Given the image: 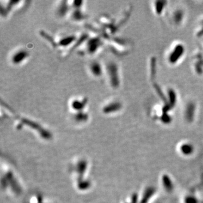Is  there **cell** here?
I'll return each instance as SVG.
<instances>
[{"label": "cell", "mask_w": 203, "mask_h": 203, "mask_svg": "<svg viewBox=\"0 0 203 203\" xmlns=\"http://www.w3.org/2000/svg\"><path fill=\"white\" fill-rule=\"evenodd\" d=\"M100 45L101 41L98 38L91 39L88 42L87 50L90 54H93L100 48Z\"/></svg>", "instance_id": "obj_2"}, {"label": "cell", "mask_w": 203, "mask_h": 203, "mask_svg": "<svg viewBox=\"0 0 203 203\" xmlns=\"http://www.w3.org/2000/svg\"><path fill=\"white\" fill-rule=\"evenodd\" d=\"M89 68L91 74L96 77L100 76L102 74V68L101 65L97 62H93L91 63Z\"/></svg>", "instance_id": "obj_3"}, {"label": "cell", "mask_w": 203, "mask_h": 203, "mask_svg": "<svg viewBox=\"0 0 203 203\" xmlns=\"http://www.w3.org/2000/svg\"><path fill=\"white\" fill-rule=\"evenodd\" d=\"M68 11V6L65 4V2H62L61 4H60L59 7L58 9V14L60 16H63L66 15Z\"/></svg>", "instance_id": "obj_5"}, {"label": "cell", "mask_w": 203, "mask_h": 203, "mask_svg": "<svg viewBox=\"0 0 203 203\" xmlns=\"http://www.w3.org/2000/svg\"><path fill=\"white\" fill-rule=\"evenodd\" d=\"M29 56V53L25 50H20L16 52L12 57V62L13 64L18 65L23 62Z\"/></svg>", "instance_id": "obj_1"}, {"label": "cell", "mask_w": 203, "mask_h": 203, "mask_svg": "<svg viewBox=\"0 0 203 203\" xmlns=\"http://www.w3.org/2000/svg\"><path fill=\"white\" fill-rule=\"evenodd\" d=\"M72 17V19L76 21L82 20L84 18V15L83 14L82 12H81L79 9H76L75 11L73 13Z\"/></svg>", "instance_id": "obj_7"}, {"label": "cell", "mask_w": 203, "mask_h": 203, "mask_svg": "<svg viewBox=\"0 0 203 203\" xmlns=\"http://www.w3.org/2000/svg\"><path fill=\"white\" fill-rule=\"evenodd\" d=\"M86 103V100L84 99L83 100H80L78 99H75L72 102L71 107L74 110H78L80 111L83 109L84 107L85 104Z\"/></svg>", "instance_id": "obj_4"}, {"label": "cell", "mask_w": 203, "mask_h": 203, "mask_svg": "<svg viewBox=\"0 0 203 203\" xmlns=\"http://www.w3.org/2000/svg\"><path fill=\"white\" fill-rule=\"evenodd\" d=\"M76 40V37L74 36H68L65 38H63L62 40H60L59 45L61 46H67L69 45L71 43L74 42Z\"/></svg>", "instance_id": "obj_6"}]
</instances>
